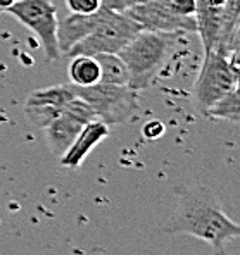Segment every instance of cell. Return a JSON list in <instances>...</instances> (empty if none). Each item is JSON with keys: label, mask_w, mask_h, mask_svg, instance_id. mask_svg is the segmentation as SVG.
Segmentation results:
<instances>
[{"label": "cell", "mask_w": 240, "mask_h": 255, "mask_svg": "<svg viewBox=\"0 0 240 255\" xmlns=\"http://www.w3.org/2000/svg\"><path fill=\"white\" fill-rule=\"evenodd\" d=\"M102 7L93 14H76L71 12V16L64 17L62 21L57 22V45L61 55L76 47L80 42H83L90 33L95 29L97 22L100 21Z\"/></svg>", "instance_id": "obj_11"}, {"label": "cell", "mask_w": 240, "mask_h": 255, "mask_svg": "<svg viewBox=\"0 0 240 255\" xmlns=\"http://www.w3.org/2000/svg\"><path fill=\"white\" fill-rule=\"evenodd\" d=\"M106 136H109V126L100 119H93L87 123L83 129L78 133L71 147L61 155V164L67 169H78L92 152Z\"/></svg>", "instance_id": "obj_10"}, {"label": "cell", "mask_w": 240, "mask_h": 255, "mask_svg": "<svg viewBox=\"0 0 240 255\" xmlns=\"http://www.w3.org/2000/svg\"><path fill=\"white\" fill-rule=\"evenodd\" d=\"M197 33L204 52L225 48L230 52V40L240 19V0H196Z\"/></svg>", "instance_id": "obj_5"}, {"label": "cell", "mask_w": 240, "mask_h": 255, "mask_svg": "<svg viewBox=\"0 0 240 255\" xmlns=\"http://www.w3.org/2000/svg\"><path fill=\"white\" fill-rule=\"evenodd\" d=\"M170 7L180 16H194L196 17L197 3L196 0H168Z\"/></svg>", "instance_id": "obj_16"}, {"label": "cell", "mask_w": 240, "mask_h": 255, "mask_svg": "<svg viewBox=\"0 0 240 255\" xmlns=\"http://www.w3.org/2000/svg\"><path fill=\"white\" fill-rule=\"evenodd\" d=\"M185 33L168 31H140L130 40V43L119 52L130 71V83L133 90L140 92L152 85L163 66L175 52L180 38Z\"/></svg>", "instance_id": "obj_2"}, {"label": "cell", "mask_w": 240, "mask_h": 255, "mask_svg": "<svg viewBox=\"0 0 240 255\" xmlns=\"http://www.w3.org/2000/svg\"><path fill=\"white\" fill-rule=\"evenodd\" d=\"M164 133V125L161 121H151L144 126V136L149 140H157L159 136H163Z\"/></svg>", "instance_id": "obj_19"}, {"label": "cell", "mask_w": 240, "mask_h": 255, "mask_svg": "<svg viewBox=\"0 0 240 255\" xmlns=\"http://www.w3.org/2000/svg\"><path fill=\"white\" fill-rule=\"evenodd\" d=\"M100 67V83L107 85H128L130 71L125 61L118 54H97L93 55Z\"/></svg>", "instance_id": "obj_12"}, {"label": "cell", "mask_w": 240, "mask_h": 255, "mask_svg": "<svg viewBox=\"0 0 240 255\" xmlns=\"http://www.w3.org/2000/svg\"><path fill=\"white\" fill-rule=\"evenodd\" d=\"M240 47V19L237 22V26H235V31L234 35H232V40H230V50L232 48H239Z\"/></svg>", "instance_id": "obj_20"}, {"label": "cell", "mask_w": 240, "mask_h": 255, "mask_svg": "<svg viewBox=\"0 0 240 255\" xmlns=\"http://www.w3.org/2000/svg\"><path fill=\"white\" fill-rule=\"evenodd\" d=\"M168 235H190L209 243L216 255H225V245L240 238V224L225 214L223 207L206 186H178L176 205L163 226Z\"/></svg>", "instance_id": "obj_1"}, {"label": "cell", "mask_w": 240, "mask_h": 255, "mask_svg": "<svg viewBox=\"0 0 240 255\" xmlns=\"http://www.w3.org/2000/svg\"><path fill=\"white\" fill-rule=\"evenodd\" d=\"M140 31L138 24L125 12H116L102 7L100 21L95 29L67 52V57L76 55H97V54H119L130 40Z\"/></svg>", "instance_id": "obj_4"}, {"label": "cell", "mask_w": 240, "mask_h": 255, "mask_svg": "<svg viewBox=\"0 0 240 255\" xmlns=\"http://www.w3.org/2000/svg\"><path fill=\"white\" fill-rule=\"evenodd\" d=\"M206 116L225 121H240V86L232 88L223 99H220L209 109Z\"/></svg>", "instance_id": "obj_14"}, {"label": "cell", "mask_w": 240, "mask_h": 255, "mask_svg": "<svg viewBox=\"0 0 240 255\" xmlns=\"http://www.w3.org/2000/svg\"><path fill=\"white\" fill-rule=\"evenodd\" d=\"M66 5L71 12L93 14L102 7V2L100 0H66Z\"/></svg>", "instance_id": "obj_15"}, {"label": "cell", "mask_w": 240, "mask_h": 255, "mask_svg": "<svg viewBox=\"0 0 240 255\" xmlns=\"http://www.w3.org/2000/svg\"><path fill=\"white\" fill-rule=\"evenodd\" d=\"M73 86L76 97L83 99L93 109L97 119L107 126L130 121L138 111V92L128 85L95 83L92 86Z\"/></svg>", "instance_id": "obj_3"}, {"label": "cell", "mask_w": 240, "mask_h": 255, "mask_svg": "<svg viewBox=\"0 0 240 255\" xmlns=\"http://www.w3.org/2000/svg\"><path fill=\"white\" fill-rule=\"evenodd\" d=\"M69 80L76 86H92L100 81V67L93 55H76L69 64Z\"/></svg>", "instance_id": "obj_13"}, {"label": "cell", "mask_w": 240, "mask_h": 255, "mask_svg": "<svg viewBox=\"0 0 240 255\" xmlns=\"http://www.w3.org/2000/svg\"><path fill=\"white\" fill-rule=\"evenodd\" d=\"M22 26L31 29L42 45L47 61H59L61 50L57 45V7L50 0H16L5 10Z\"/></svg>", "instance_id": "obj_6"}, {"label": "cell", "mask_w": 240, "mask_h": 255, "mask_svg": "<svg viewBox=\"0 0 240 255\" xmlns=\"http://www.w3.org/2000/svg\"><path fill=\"white\" fill-rule=\"evenodd\" d=\"M138 2H152V0H137V3Z\"/></svg>", "instance_id": "obj_22"}, {"label": "cell", "mask_w": 240, "mask_h": 255, "mask_svg": "<svg viewBox=\"0 0 240 255\" xmlns=\"http://www.w3.org/2000/svg\"><path fill=\"white\" fill-rule=\"evenodd\" d=\"M16 0H0V12H5L9 7H12Z\"/></svg>", "instance_id": "obj_21"}, {"label": "cell", "mask_w": 240, "mask_h": 255, "mask_svg": "<svg viewBox=\"0 0 240 255\" xmlns=\"http://www.w3.org/2000/svg\"><path fill=\"white\" fill-rule=\"evenodd\" d=\"M104 9L116 10V12H125L131 5L137 3V0H100Z\"/></svg>", "instance_id": "obj_18"}, {"label": "cell", "mask_w": 240, "mask_h": 255, "mask_svg": "<svg viewBox=\"0 0 240 255\" xmlns=\"http://www.w3.org/2000/svg\"><path fill=\"white\" fill-rule=\"evenodd\" d=\"M144 31L168 33H197V21L194 16H180L170 7L168 0L138 2L125 10Z\"/></svg>", "instance_id": "obj_9"}, {"label": "cell", "mask_w": 240, "mask_h": 255, "mask_svg": "<svg viewBox=\"0 0 240 255\" xmlns=\"http://www.w3.org/2000/svg\"><path fill=\"white\" fill-rule=\"evenodd\" d=\"M228 64H230V69L234 73L235 86H240V47L232 48L228 52Z\"/></svg>", "instance_id": "obj_17"}, {"label": "cell", "mask_w": 240, "mask_h": 255, "mask_svg": "<svg viewBox=\"0 0 240 255\" xmlns=\"http://www.w3.org/2000/svg\"><path fill=\"white\" fill-rule=\"evenodd\" d=\"M232 88H235V78L228 64V50L213 48L204 52V62L194 88L199 112L206 116L209 109L220 99H223Z\"/></svg>", "instance_id": "obj_7"}, {"label": "cell", "mask_w": 240, "mask_h": 255, "mask_svg": "<svg viewBox=\"0 0 240 255\" xmlns=\"http://www.w3.org/2000/svg\"><path fill=\"white\" fill-rule=\"evenodd\" d=\"M93 119H97V116L90 107V104L80 97H74L73 100L67 102L61 114L50 125L43 128L48 150L54 155L61 157L71 147V143L78 136V133L83 129V126Z\"/></svg>", "instance_id": "obj_8"}]
</instances>
